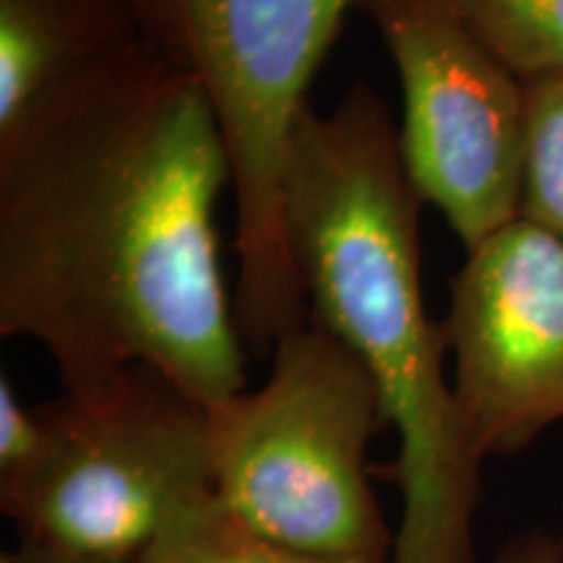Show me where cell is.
<instances>
[{
  "mask_svg": "<svg viewBox=\"0 0 563 563\" xmlns=\"http://www.w3.org/2000/svg\"><path fill=\"white\" fill-rule=\"evenodd\" d=\"M139 45L129 0H0V144Z\"/></svg>",
  "mask_w": 563,
  "mask_h": 563,
  "instance_id": "cell-8",
  "label": "cell"
},
{
  "mask_svg": "<svg viewBox=\"0 0 563 563\" xmlns=\"http://www.w3.org/2000/svg\"><path fill=\"white\" fill-rule=\"evenodd\" d=\"M0 563H87V561H76V559H68V555L45 551V548L40 545L21 543L13 553L0 555Z\"/></svg>",
  "mask_w": 563,
  "mask_h": 563,
  "instance_id": "cell-14",
  "label": "cell"
},
{
  "mask_svg": "<svg viewBox=\"0 0 563 563\" xmlns=\"http://www.w3.org/2000/svg\"><path fill=\"white\" fill-rule=\"evenodd\" d=\"M522 220L563 241V70L525 81Z\"/></svg>",
  "mask_w": 563,
  "mask_h": 563,
  "instance_id": "cell-11",
  "label": "cell"
},
{
  "mask_svg": "<svg viewBox=\"0 0 563 563\" xmlns=\"http://www.w3.org/2000/svg\"><path fill=\"white\" fill-rule=\"evenodd\" d=\"M53 446L47 407H26L9 376H0V496L21 488L42 467Z\"/></svg>",
  "mask_w": 563,
  "mask_h": 563,
  "instance_id": "cell-12",
  "label": "cell"
},
{
  "mask_svg": "<svg viewBox=\"0 0 563 563\" xmlns=\"http://www.w3.org/2000/svg\"><path fill=\"white\" fill-rule=\"evenodd\" d=\"M53 446L9 496L21 543L87 563H136L175 514L214 490L209 410L152 368L100 397L45 405Z\"/></svg>",
  "mask_w": 563,
  "mask_h": 563,
  "instance_id": "cell-5",
  "label": "cell"
},
{
  "mask_svg": "<svg viewBox=\"0 0 563 563\" xmlns=\"http://www.w3.org/2000/svg\"><path fill=\"white\" fill-rule=\"evenodd\" d=\"M136 563H391L302 551L253 527L217 490L175 514Z\"/></svg>",
  "mask_w": 563,
  "mask_h": 563,
  "instance_id": "cell-9",
  "label": "cell"
},
{
  "mask_svg": "<svg viewBox=\"0 0 563 563\" xmlns=\"http://www.w3.org/2000/svg\"><path fill=\"white\" fill-rule=\"evenodd\" d=\"M443 336L477 460L511 456L563 420V241L519 217L467 251Z\"/></svg>",
  "mask_w": 563,
  "mask_h": 563,
  "instance_id": "cell-7",
  "label": "cell"
},
{
  "mask_svg": "<svg viewBox=\"0 0 563 563\" xmlns=\"http://www.w3.org/2000/svg\"><path fill=\"white\" fill-rule=\"evenodd\" d=\"M357 9L397 68L407 178L473 251L522 214L525 81L443 0H361Z\"/></svg>",
  "mask_w": 563,
  "mask_h": 563,
  "instance_id": "cell-6",
  "label": "cell"
},
{
  "mask_svg": "<svg viewBox=\"0 0 563 563\" xmlns=\"http://www.w3.org/2000/svg\"><path fill=\"white\" fill-rule=\"evenodd\" d=\"M420 207L397 123L368 84L327 115L308 104L285 175L287 249L308 319L361 361L397 431L386 467L402 501L391 563H483V462L446 376L443 323L422 298Z\"/></svg>",
  "mask_w": 563,
  "mask_h": 563,
  "instance_id": "cell-2",
  "label": "cell"
},
{
  "mask_svg": "<svg viewBox=\"0 0 563 563\" xmlns=\"http://www.w3.org/2000/svg\"><path fill=\"white\" fill-rule=\"evenodd\" d=\"M361 0H129L141 40L207 100L230 157L235 316L249 355L306 327L285 232V175L308 89Z\"/></svg>",
  "mask_w": 563,
  "mask_h": 563,
  "instance_id": "cell-3",
  "label": "cell"
},
{
  "mask_svg": "<svg viewBox=\"0 0 563 563\" xmlns=\"http://www.w3.org/2000/svg\"><path fill=\"white\" fill-rule=\"evenodd\" d=\"M522 81L563 70V0H443Z\"/></svg>",
  "mask_w": 563,
  "mask_h": 563,
  "instance_id": "cell-10",
  "label": "cell"
},
{
  "mask_svg": "<svg viewBox=\"0 0 563 563\" xmlns=\"http://www.w3.org/2000/svg\"><path fill=\"white\" fill-rule=\"evenodd\" d=\"M230 157L199 87L139 45L0 144V336L37 342L63 397L152 368L214 410L245 391L217 207Z\"/></svg>",
  "mask_w": 563,
  "mask_h": 563,
  "instance_id": "cell-1",
  "label": "cell"
},
{
  "mask_svg": "<svg viewBox=\"0 0 563 563\" xmlns=\"http://www.w3.org/2000/svg\"><path fill=\"white\" fill-rule=\"evenodd\" d=\"M269 357L258 389L209 410L217 496L282 543L391 561L394 532L368 473V446L384 428L368 371L311 321Z\"/></svg>",
  "mask_w": 563,
  "mask_h": 563,
  "instance_id": "cell-4",
  "label": "cell"
},
{
  "mask_svg": "<svg viewBox=\"0 0 563 563\" xmlns=\"http://www.w3.org/2000/svg\"><path fill=\"white\" fill-rule=\"evenodd\" d=\"M483 563H563V534L553 530H527L504 540V545Z\"/></svg>",
  "mask_w": 563,
  "mask_h": 563,
  "instance_id": "cell-13",
  "label": "cell"
}]
</instances>
